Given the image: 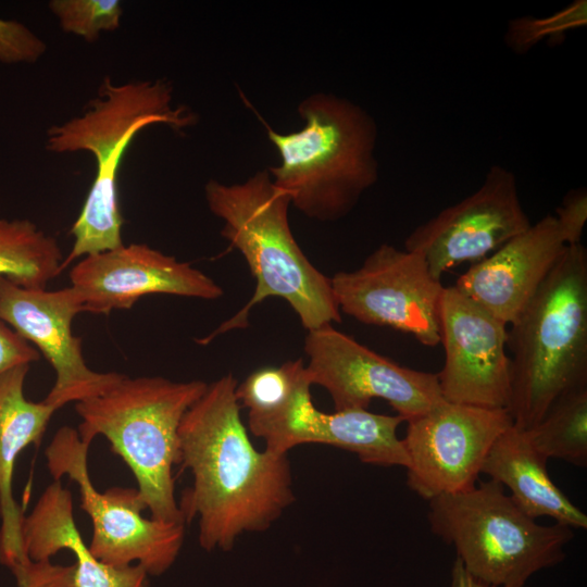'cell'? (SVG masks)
I'll return each mask as SVG.
<instances>
[{
    "instance_id": "603a6c76",
    "label": "cell",
    "mask_w": 587,
    "mask_h": 587,
    "mask_svg": "<svg viewBox=\"0 0 587 587\" xmlns=\"http://www.w3.org/2000/svg\"><path fill=\"white\" fill-rule=\"evenodd\" d=\"M533 447L547 460L560 459L587 466V383L562 392L539 422L525 430Z\"/></svg>"
},
{
    "instance_id": "d6986e66",
    "label": "cell",
    "mask_w": 587,
    "mask_h": 587,
    "mask_svg": "<svg viewBox=\"0 0 587 587\" xmlns=\"http://www.w3.org/2000/svg\"><path fill=\"white\" fill-rule=\"evenodd\" d=\"M547 459L514 425L490 448L480 473L511 491V498L532 519L549 516L571 528H587V515L552 482Z\"/></svg>"
},
{
    "instance_id": "4fadbf2b",
    "label": "cell",
    "mask_w": 587,
    "mask_h": 587,
    "mask_svg": "<svg viewBox=\"0 0 587 587\" xmlns=\"http://www.w3.org/2000/svg\"><path fill=\"white\" fill-rule=\"evenodd\" d=\"M80 312L83 300L72 286L33 289L0 276V319L51 364L55 380L43 401L57 410L100 396L124 376L87 365L83 339L72 332V322Z\"/></svg>"
},
{
    "instance_id": "30bf717a",
    "label": "cell",
    "mask_w": 587,
    "mask_h": 587,
    "mask_svg": "<svg viewBox=\"0 0 587 587\" xmlns=\"http://www.w3.org/2000/svg\"><path fill=\"white\" fill-rule=\"evenodd\" d=\"M303 349L312 385L329 394L335 411L367 410L377 398L408 422L444 399L437 374L399 365L332 324L308 330Z\"/></svg>"
},
{
    "instance_id": "ac0fdd59",
    "label": "cell",
    "mask_w": 587,
    "mask_h": 587,
    "mask_svg": "<svg viewBox=\"0 0 587 587\" xmlns=\"http://www.w3.org/2000/svg\"><path fill=\"white\" fill-rule=\"evenodd\" d=\"M23 547L30 561H48L61 550L75 555L76 587H150L147 571L139 564L112 566L89 550L77 528L71 491L61 480L46 487L33 510L24 515Z\"/></svg>"
},
{
    "instance_id": "2e32d148",
    "label": "cell",
    "mask_w": 587,
    "mask_h": 587,
    "mask_svg": "<svg viewBox=\"0 0 587 587\" xmlns=\"http://www.w3.org/2000/svg\"><path fill=\"white\" fill-rule=\"evenodd\" d=\"M567 243L547 214L485 259L453 285L504 324H511L550 273Z\"/></svg>"
},
{
    "instance_id": "44dd1931",
    "label": "cell",
    "mask_w": 587,
    "mask_h": 587,
    "mask_svg": "<svg viewBox=\"0 0 587 587\" xmlns=\"http://www.w3.org/2000/svg\"><path fill=\"white\" fill-rule=\"evenodd\" d=\"M402 422L404 420L399 415L362 409L325 413L312 402L296 424L291 446L324 444L352 452L363 463L408 469L410 459L402 439L397 436Z\"/></svg>"
},
{
    "instance_id": "484cf974",
    "label": "cell",
    "mask_w": 587,
    "mask_h": 587,
    "mask_svg": "<svg viewBox=\"0 0 587 587\" xmlns=\"http://www.w3.org/2000/svg\"><path fill=\"white\" fill-rule=\"evenodd\" d=\"M47 51L46 42L25 24L0 18V62L36 63Z\"/></svg>"
},
{
    "instance_id": "83f0119b",
    "label": "cell",
    "mask_w": 587,
    "mask_h": 587,
    "mask_svg": "<svg viewBox=\"0 0 587 587\" xmlns=\"http://www.w3.org/2000/svg\"><path fill=\"white\" fill-rule=\"evenodd\" d=\"M562 228L566 243H580L587 221V192L585 188L571 189L553 214Z\"/></svg>"
},
{
    "instance_id": "f546056e",
    "label": "cell",
    "mask_w": 587,
    "mask_h": 587,
    "mask_svg": "<svg viewBox=\"0 0 587 587\" xmlns=\"http://www.w3.org/2000/svg\"><path fill=\"white\" fill-rule=\"evenodd\" d=\"M451 587H492L474 576H472L463 566L460 559H455L451 569Z\"/></svg>"
},
{
    "instance_id": "cb8c5ba5",
    "label": "cell",
    "mask_w": 587,
    "mask_h": 587,
    "mask_svg": "<svg viewBox=\"0 0 587 587\" xmlns=\"http://www.w3.org/2000/svg\"><path fill=\"white\" fill-rule=\"evenodd\" d=\"M48 7L64 33L89 42L101 33L116 30L123 15L118 0H51Z\"/></svg>"
},
{
    "instance_id": "9a60e30c",
    "label": "cell",
    "mask_w": 587,
    "mask_h": 587,
    "mask_svg": "<svg viewBox=\"0 0 587 587\" xmlns=\"http://www.w3.org/2000/svg\"><path fill=\"white\" fill-rule=\"evenodd\" d=\"M84 312L108 315L129 310L148 295H174L215 300L223 289L205 273L146 243L82 258L70 271Z\"/></svg>"
},
{
    "instance_id": "7c38bea8",
    "label": "cell",
    "mask_w": 587,
    "mask_h": 587,
    "mask_svg": "<svg viewBox=\"0 0 587 587\" xmlns=\"http://www.w3.org/2000/svg\"><path fill=\"white\" fill-rule=\"evenodd\" d=\"M532 225L514 173L492 165L479 188L415 227L404 249L420 254L432 275L478 262Z\"/></svg>"
},
{
    "instance_id": "8fae6325",
    "label": "cell",
    "mask_w": 587,
    "mask_h": 587,
    "mask_svg": "<svg viewBox=\"0 0 587 587\" xmlns=\"http://www.w3.org/2000/svg\"><path fill=\"white\" fill-rule=\"evenodd\" d=\"M512 425L507 409L441 399L408 421L402 439L410 459L408 487L427 500L474 487L494 442Z\"/></svg>"
},
{
    "instance_id": "5bb4252c",
    "label": "cell",
    "mask_w": 587,
    "mask_h": 587,
    "mask_svg": "<svg viewBox=\"0 0 587 587\" xmlns=\"http://www.w3.org/2000/svg\"><path fill=\"white\" fill-rule=\"evenodd\" d=\"M507 324L454 286L444 287L439 334L445 363L437 374L449 402L507 409L511 398V360Z\"/></svg>"
},
{
    "instance_id": "e0dca14e",
    "label": "cell",
    "mask_w": 587,
    "mask_h": 587,
    "mask_svg": "<svg viewBox=\"0 0 587 587\" xmlns=\"http://www.w3.org/2000/svg\"><path fill=\"white\" fill-rule=\"evenodd\" d=\"M29 365L12 367L0 375V563L16 572L30 560L22 537L24 514L13 495V475L20 453L39 445L53 413L43 400L34 402L24 394Z\"/></svg>"
},
{
    "instance_id": "5b68a950",
    "label": "cell",
    "mask_w": 587,
    "mask_h": 587,
    "mask_svg": "<svg viewBox=\"0 0 587 587\" xmlns=\"http://www.w3.org/2000/svg\"><path fill=\"white\" fill-rule=\"evenodd\" d=\"M509 325L508 411L513 425L527 430L562 392L587 383V250L582 242L566 246Z\"/></svg>"
},
{
    "instance_id": "4316f807",
    "label": "cell",
    "mask_w": 587,
    "mask_h": 587,
    "mask_svg": "<svg viewBox=\"0 0 587 587\" xmlns=\"http://www.w3.org/2000/svg\"><path fill=\"white\" fill-rule=\"evenodd\" d=\"M13 575L17 587H76L74 564H54L51 560L29 561Z\"/></svg>"
},
{
    "instance_id": "277c9868",
    "label": "cell",
    "mask_w": 587,
    "mask_h": 587,
    "mask_svg": "<svg viewBox=\"0 0 587 587\" xmlns=\"http://www.w3.org/2000/svg\"><path fill=\"white\" fill-rule=\"evenodd\" d=\"M304 126L282 134L266 125L280 163L267 168L305 216L335 222L348 215L378 179L377 125L359 104L327 92L300 101Z\"/></svg>"
},
{
    "instance_id": "8992f818",
    "label": "cell",
    "mask_w": 587,
    "mask_h": 587,
    "mask_svg": "<svg viewBox=\"0 0 587 587\" xmlns=\"http://www.w3.org/2000/svg\"><path fill=\"white\" fill-rule=\"evenodd\" d=\"M207 387L199 379L124 375L104 394L75 403L80 439L91 445L97 436L107 438L132 471L139 498L154 520L185 523L173 476L180 462L178 428Z\"/></svg>"
},
{
    "instance_id": "ba28073f",
    "label": "cell",
    "mask_w": 587,
    "mask_h": 587,
    "mask_svg": "<svg viewBox=\"0 0 587 587\" xmlns=\"http://www.w3.org/2000/svg\"><path fill=\"white\" fill-rule=\"evenodd\" d=\"M89 447L76 428L62 426L46 448L45 457L53 480L67 475L78 485L79 507L92 523L90 552L112 566L139 564L149 575H162L179 554L185 523L145 517L146 507L137 488L115 486L98 491L88 470Z\"/></svg>"
},
{
    "instance_id": "ffe728a7",
    "label": "cell",
    "mask_w": 587,
    "mask_h": 587,
    "mask_svg": "<svg viewBox=\"0 0 587 587\" xmlns=\"http://www.w3.org/2000/svg\"><path fill=\"white\" fill-rule=\"evenodd\" d=\"M311 377L302 360L252 372L236 388L237 400L248 410L250 432L265 442V450L288 454L289 439L302 408L312 401Z\"/></svg>"
},
{
    "instance_id": "6da1fadb",
    "label": "cell",
    "mask_w": 587,
    "mask_h": 587,
    "mask_svg": "<svg viewBox=\"0 0 587 587\" xmlns=\"http://www.w3.org/2000/svg\"><path fill=\"white\" fill-rule=\"evenodd\" d=\"M237 385L232 373L208 384L178 428L179 464L192 475L178 507L185 523L198 519L207 551L230 550L240 535L268 529L295 501L288 455L253 447Z\"/></svg>"
},
{
    "instance_id": "9c48e42d",
    "label": "cell",
    "mask_w": 587,
    "mask_h": 587,
    "mask_svg": "<svg viewBox=\"0 0 587 587\" xmlns=\"http://www.w3.org/2000/svg\"><path fill=\"white\" fill-rule=\"evenodd\" d=\"M330 283L340 312L410 334L426 347L440 344L444 286L420 254L383 243L360 267L336 273Z\"/></svg>"
},
{
    "instance_id": "f1b7e54d",
    "label": "cell",
    "mask_w": 587,
    "mask_h": 587,
    "mask_svg": "<svg viewBox=\"0 0 587 587\" xmlns=\"http://www.w3.org/2000/svg\"><path fill=\"white\" fill-rule=\"evenodd\" d=\"M38 350L0 319V375L8 370L38 361Z\"/></svg>"
},
{
    "instance_id": "7a4b0ae2",
    "label": "cell",
    "mask_w": 587,
    "mask_h": 587,
    "mask_svg": "<svg viewBox=\"0 0 587 587\" xmlns=\"http://www.w3.org/2000/svg\"><path fill=\"white\" fill-rule=\"evenodd\" d=\"M204 198L224 223L221 235L243 255L255 288L240 311L199 344L247 327L252 308L270 297L287 301L307 330L341 322L330 277L310 262L296 241L288 220L290 198L275 186L267 168L239 184L210 179Z\"/></svg>"
},
{
    "instance_id": "7402d4cb",
    "label": "cell",
    "mask_w": 587,
    "mask_h": 587,
    "mask_svg": "<svg viewBox=\"0 0 587 587\" xmlns=\"http://www.w3.org/2000/svg\"><path fill=\"white\" fill-rule=\"evenodd\" d=\"M58 240L29 220L0 218V276L33 289H46L61 271Z\"/></svg>"
},
{
    "instance_id": "52a82bcc",
    "label": "cell",
    "mask_w": 587,
    "mask_h": 587,
    "mask_svg": "<svg viewBox=\"0 0 587 587\" xmlns=\"http://www.w3.org/2000/svg\"><path fill=\"white\" fill-rule=\"evenodd\" d=\"M428 501L430 530L454 546L472 576L492 587H524L533 574L563 561L574 537L567 525L538 524L492 479Z\"/></svg>"
},
{
    "instance_id": "3957f363",
    "label": "cell",
    "mask_w": 587,
    "mask_h": 587,
    "mask_svg": "<svg viewBox=\"0 0 587 587\" xmlns=\"http://www.w3.org/2000/svg\"><path fill=\"white\" fill-rule=\"evenodd\" d=\"M197 114L175 104L172 84L164 79L113 84L105 77L98 96L84 112L47 132L46 149L62 154L91 153L96 175L85 203L70 234L73 246L61 271L75 260L122 247V216L118 203V171L132 140L141 129L164 124L183 133L195 126Z\"/></svg>"
},
{
    "instance_id": "d4e9b609",
    "label": "cell",
    "mask_w": 587,
    "mask_h": 587,
    "mask_svg": "<svg viewBox=\"0 0 587 587\" xmlns=\"http://www.w3.org/2000/svg\"><path fill=\"white\" fill-rule=\"evenodd\" d=\"M586 23L587 2L576 0L550 16L540 18L525 16L511 21L504 41L514 52L522 54L545 38L558 37Z\"/></svg>"
}]
</instances>
